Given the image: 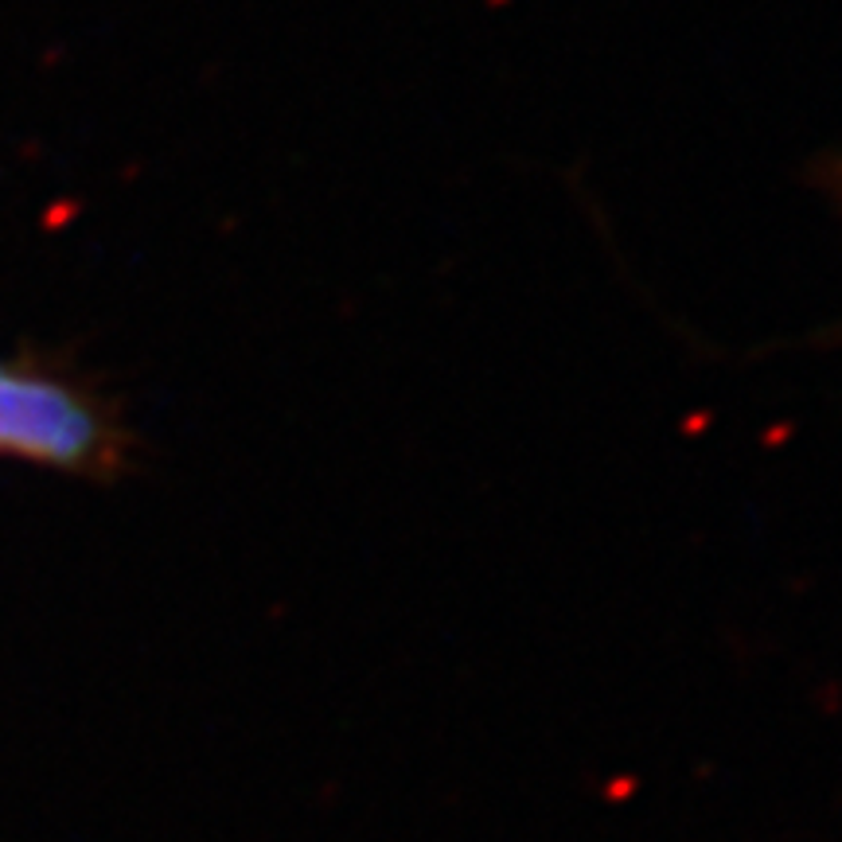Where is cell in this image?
<instances>
[{
    "mask_svg": "<svg viewBox=\"0 0 842 842\" xmlns=\"http://www.w3.org/2000/svg\"><path fill=\"white\" fill-rule=\"evenodd\" d=\"M105 449L110 429L83 394L43 375L0 367V453L86 468Z\"/></svg>",
    "mask_w": 842,
    "mask_h": 842,
    "instance_id": "6da1fadb",
    "label": "cell"
}]
</instances>
